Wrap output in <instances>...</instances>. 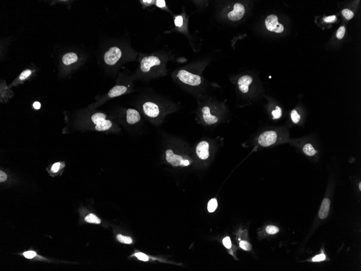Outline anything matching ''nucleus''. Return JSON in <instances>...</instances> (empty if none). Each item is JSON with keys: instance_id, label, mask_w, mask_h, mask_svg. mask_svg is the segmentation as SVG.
I'll return each mask as SVG.
<instances>
[{"instance_id": "4468645a", "label": "nucleus", "mask_w": 361, "mask_h": 271, "mask_svg": "<svg viewBox=\"0 0 361 271\" xmlns=\"http://www.w3.org/2000/svg\"><path fill=\"white\" fill-rule=\"evenodd\" d=\"M252 82V78L249 75H244L239 78L238 84L239 90L243 93H247L249 91V85Z\"/></svg>"}, {"instance_id": "0eeeda50", "label": "nucleus", "mask_w": 361, "mask_h": 271, "mask_svg": "<svg viewBox=\"0 0 361 271\" xmlns=\"http://www.w3.org/2000/svg\"><path fill=\"white\" fill-rule=\"evenodd\" d=\"M122 57V52L119 48L112 47L105 53L104 61L109 66H113L119 61Z\"/></svg>"}, {"instance_id": "7ed1b4c3", "label": "nucleus", "mask_w": 361, "mask_h": 271, "mask_svg": "<svg viewBox=\"0 0 361 271\" xmlns=\"http://www.w3.org/2000/svg\"><path fill=\"white\" fill-rule=\"evenodd\" d=\"M90 120L94 125V129L98 132H108L114 128V122L108 119L104 113H94L90 117Z\"/></svg>"}, {"instance_id": "9b49d317", "label": "nucleus", "mask_w": 361, "mask_h": 271, "mask_svg": "<svg viewBox=\"0 0 361 271\" xmlns=\"http://www.w3.org/2000/svg\"><path fill=\"white\" fill-rule=\"evenodd\" d=\"M209 144L207 141H201L197 144L196 153L201 160H206L209 156Z\"/></svg>"}, {"instance_id": "c756f323", "label": "nucleus", "mask_w": 361, "mask_h": 271, "mask_svg": "<svg viewBox=\"0 0 361 271\" xmlns=\"http://www.w3.org/2000/svg\"><path fill=\"white\" fill-rule=\"evenodd\" d=\"M326 259V255L324 254H321L318 255H316L312 258V260L314 262H318L324 260Z\"/></svg>"}, {"instance_id": "39448f33", "label": "nucleus", "mask_w": 361, "mask_h": 271, "mask_svg": "<svg viewBox=\"0 0 361 271\" xmlns=\"http://www.w3.org/2000/svg\"><path fill=\"white\" fill-rule=\"evenodd\" d=\"M166 161L174 167H186L190 165L191 161L187 158H184L182 155L175 153L172 149L169 148L165 152Z\"/></svg>"}, {"instance_id": "4be33fe9", "label": "nucleus", "mask_w": 361, "mask_h": 271, "mask_svg": "<svg viewBox=\"0 0 361 271\" xmlns=\"http://www.w3.org/2000/svg\"><path fill=\"white\" fill-rule=\"evenodd\" d=\"M342 14L343 15L344 17H345V18L348 20H351L354 16V13L348 9H343L342 11Z\"/></svg>"}, {"instance_id": "c85d7f7f", "label": "nucleus", "mask_w": 361, "mask_h": 271, "mask_svg": "<svg viewBox=\"0 0 361 271\" xmlns=\"http://www.w3.org/2000/svg\"><path fill=\"white\" fill-rule=\"evenodd\" d=\"M223 245L227 248H230L232 247V243H231V240L229 236H227L223 240Z\"/></svg>"}, {"instance_id": "a211bd4d", "label": "nucleus", "mask_w": 361, "mask_h": 271, "mask_svg": "<svg viewBox=\"0 0 361 271\" xmlns=\"http://www.w3.org/2000/svg\"><path fill=\"white\" fill-rule=\"evenodd\" d=\"M85 221L92 224H99L101 222L100 219L93 214H89L85 218Z\"/></svg>"}, {"instance_id": "ddd939ff", "label": "nucleus", "mask_w": 361, "mask_h": 271, "mask_svg": "<svg viewBox=\"0 0 361 271\" xmlns=\"http://www.w3.org/2000/svg\"><path fill=\"white\" fill-rule=\"evenodd\" d=\"M203 113V119L207 125H211L217 123L218 121V117L211 115L210 108L208 106H204L202 109Z\"/></svg>"}, {"instance_id": "58836bf2", "label": "nucleus", "mask_w": 361, "mask_h": 271, "mask_svg": "<svg viewBox=\"0 0 361 271\" xmlns=\"http://www.w3.org/2000/svg\"><path fill=\"white\" fill-rule=\"evenodd\" d=\"M359 188H360V190H361V183H359Z\"/></svg>"}, {"instance_id": "5701e85b", "label": "nucleus", "mask_w": 361, "mask_h": 271, "mask_svg": "<svg viewBox=\"0 0 361 271\" xmlns=\"http://www.w3.org/2000/svg\"><path fill=\"white\" fill-rule=\"evenodd\" d=\"M272 115H273V119H277L280 118L282 116V109L280 107L277 106L276 109L272 112Z\"/></svg>"}, {"instance_id": "473e14b6", "label": "nucleus", "mask_w": 361, "mask_h": 271, "mask_svg": "<svg viewBox=\"0 0 361 271\" xmlns=\"http://www.w3.org/2000/svg\"><path fill=\"white\" fill-rule=\"evenodd\" d=\"M60 165L61 164L60 162H57V163H54L52 167V171L53 173L57 172L59 169L60 168Z\"/></svg>"}, {"instance_id": "412c9836", "label": "nucleus", "mask_w": 361, "mask_h": 271, "mask_svg": "<svg viewBox=\"0 0 361 271\" xmlns=\"http://www.w3.org/2000/svg\"><path fill=\"white\" fill-rule=\"evenodd\" d=\"M279 229L275 226H268L266 227V232L269 234H275L278 232Z\"/></svg>"}, {"instance_id": "f257e3e1", "label": "nucleus", "mask_w": 361, "mask_h": 271, "mask_svg": "<svg viewBox=\"0 0 361 271\" xmlns=\"http://www.w3.org/2000/svg\"><path fill=\"white\" fill-rule=\"evenodd\" d=\"M138 108L144 116L155 125L159 123L161 119L163 114L160 105L150 97L142 99L138 104Z\"/></svg>"}, {"instance_id": "b1692460", "label": "nucleus", "mask_w": 361, "mask_h": 271, "mask_svg": "<svg viewBox=\"0 0 361 271\" xmlns=\"http://www.w3.org/2000/svg\"><path fill=\"white\" fill-rule=\"evenodd\" d=\"M291 119L295 123H297L300 120V115L298 114L296 110H292L291 113Z\"/></svg>"}, {"instance_id": "2f4dec72", "label": "nucleus", "mask_w": 361, "mask_h": 271, "mask_svg": "<svg viewBox=\"0 0 361 271\" xmlns=\"http://www.w3.org/2000/svg\"><path fill=\"white\" fill-rule=\"evenodd\" d=\"M23 255H24V256H25V258H28V259H32V258H34V257L36 256V254L35 252H34V251H28V252H25V253H23Z\"/></svg>"}, {"instance_id": "7c9ffc66", "label": "nucleus", "mask_w": 361, "mask_h": 271, "mask_svg": "<svg viewBox=\"0 0 361 271\" xmlns=\"http://www.w3.org/2000/svg\"><path fill=\"white\" fill-rule=\"evenodd\" d=\"M183 18L181 16H177L175 19V25L176 27H181L183 25Z\"/></svg>"}, {"instance_id": "c9c22d12", "label": "nucleus", "mask_w": 361, "mask_h": 271, "mask_svg": "<svg viewBox=\"0 0 361 271\" xmlns=\"http://www.w3.org/2000/svg\"><path fill=\"white\" fill-rule=\"evenodd\" d=\"M156 6L157 7L159 8H163L165 7V1L163 0H160V1H156Z\"/></svg>"}, {"instance_id": "2eb2a0df", "label": "nucleus", "mask_w": 361, "mask_h": 271, "mask_svg": "<svg viewBox=\"0 0 361 271\" xmlns=\"http://www.w3.org/2000/svg\"><path fill=\"white\" fill-rule=\"evenodd\" d=\"M330 205V201L328 198H325L323 199L321 206L319 209V218L321 219H324L328 217L329 212Z\"/></svg>"}, {"instance_id": "4c0bfd02", "label": "nucleus", "mask_w": 361, "mask_h": 271, "mask_svg": "<svg viewBox=\"0 0 361 271\" xmlns=\"http://www.w3.org/2000/svg\"><path fill=\"white\" fill-rule=\"evenodd\" d=\"M154 1H142V2L143 4H146V5H150V4H151L154 3Z\"/></svg>"}, {"instance_id": "aec40b11", "label": "nucleus", "mask_w": 361, "mask_h": 271, "mask_svg": "<svg viewBox=\"0 0 361 271\" xmlns=\"http://www.w3.org/2000/svg\"><path fill=\"white\" fill-rule=\"evenodd\" d=\"M117 239L120 243L126 244H131L133 243V240L129 236H123L121 234H118L117 236Z\"/></svg>"}, {"instance_id": "cd10ccee", "label": "nucleus", "mask_w": 361, "mask_h": 271, "mask_svg": "<svg viewBox=\"0 0 361 271\" xmlns=\"http://www.w3.org/2000/svg\"><path fill=\"white\" fill-rule=\"evenodd\" d=\"M135 257H136L137 259H138L140 260L143 261H147L149 260V258L148 257L147 255L142 253H136L135 254Z\"/></svg>"}, {"instance_id": "9d476101", "label": "nucleus", "mask_w": 361, "mask_h": 271, "mask_svg": "<svg viewBox=\"0 0 361 271\" xmlns=\"http://www.w3.org/2000/svg\"><path fill=\"white\" fill-rule=\"evenodd\" d=\"M245 8L241 4L236 3L234 6L233 11L228 14V18L233 21H238L241 19L245 14Z\"/></svg>"}, {"instance_id": "6e6552de", "label": "nucleus", "mask_w": 361, "mask_h": 271, "mask_svg": "<svg viewBox=\"0 0 361 271\" xmlns=\"http://www.w3.org/2000/svg\"><path fill=\"white\" fill-rule=\"evenodd\" d=\"M266 28L271 32L280 33L284 30L283 25L278 21V18L276 15L271 14L268 16L265 21Z\"/></svg>"}, {"instance_id": "f3484780", "label": "nucleus", "mask_w": 361, "mask_h": 271, "mask_svg": "<svg viewBox=\"0 0 361 271\" xmlns=\"http://www.w3.org/2000/svg\"><path fill=\"white\" fill-rule=\"evenodd\" d=\"M303 150L305 154L308 156H313L315 155L316 153V151L315 149V148L312 147V144H305L303 147Z\"/></svg>"}, {"instance_id": "f03ea898", "label": "nucleus", "mask_w": 361, "mask_h": 271, "mask_svg": "<svg viewBox=\"0 0 361 271\" xmlns=\"http://www.w3.org/2000/svg\"><path fill=\"white\" fill-rule=\"evenodd\" d=\"M161 63L160 59L154 55L144 57L141 61L139 76L141 78L150 79L153 76V69L155 67L158 66Z\"/></svg>"}, {"instance_id": "423d86ee", "label": "nucleus", "mask_w": 361, "mask_h": 271, "mask_svg": "<svg viewBox=\"0 0 361 271\" xmlns=\"http://www.w3.org/2000/svg\"><path fill=\"white\" fill-rule=\"evenodd\" d=\"M177 77L183 83L190 86H198L201 83V78L199 75L194 74L188 71L181 69L177 74Z\"/></svg>"}, {"instance_id": "72a5a7b5", "label": "nucleus", "mask_w": 361, "mask_h": 271, "mask_svg": "<svg viewBox=\"0 0 361 271\" xmlns=\"http://www.w3.org/2000/svg\"><path fill=\"white\" fill-rule=\"evenodd\" d=\"M336 20V16L333 15V16H330L328 17L324 18V21L326 22H332L335 21Z\"/></svg>"}, {"instance_id": "dca6fc26", "label": "nucleus", "mask_w": 361, "mask_h": 271, "mask_svg": "<svg viewBox=\"0 0 361 271\" xmlns=\"http://www.w3.org/2000/svg\"><path fill=\"white\" fill-rule=\"evenodd\" d=\"M78 57L77 55L74 53L66 54L62 58V62L65 65H70L77 61Z\"/></svg>"}, {"instance_id": "6ab92c4d", "label": "nucleus", "mask_w": 361, "mask_h": 271, "mask_svg": "<svg viewBox=\"0 0 361 271\" xmlns=\"http://www.w3.org/2000/svg\"><path fill=\"white\" fill-rule=\"evenodd\" d=\"M218 202L215 199H212L208 204V210L210 213L214 212L218 207Z\"/></svg>"}, {"instance_id": "bb28decb", "label": "nucleus", "mask_w": 361, "mask_h": 271, "mask_svg": "<svg viewBox=\"0 0 361 271\" xmlns=\"http://www.w3.org/2000/svg\"><path fill=\"white\" fill-rule=\"evenodd\" d=\"M345 28L344 26H342L340 27L337 32V38L338 39H342L345 35Z\"/></svg>"}, {"instance_id": "e433bc0d", "label": "nucleus", "mask_w": 361, "mask_h": 271, "mask_svg": "<svg viewBox=\"0 0 361 271\" xmlns=\"http://www.w3.org/2000/svg\"><path fill=\"white\" fill-rule=\"evenodd\" d=\"M33 107H34V108L35 109H40V108H41V103L40 102H38V101L35 102L34 103V104H33Z\"/></svg>"}, {"instance_id": "f8f14e48", "label": "nucleus", "mask_w": 361, "mask_h": 271, "mask_svg": "<svg viewBox=\"0 0 361 271\" xmlns=\"http://www.w3.org/2000/svg\"><path fill=\"white\" fill-rule=\"evenodd\" d=\"M131 89L129 85H116L108 93V97L109 98H113L119 96L126 93H129L131 91Z\"/></svg>"}, {"instance_id": "1a4fd4ad", "label": "nucleus", "mask_w": 361, "mask_h": 271, "mask_svg": "<svg viewBox=\"0 0 361 271\" xmlns=\"http://www.w3.org/2000/svg\"><path fill=\"white\" fill-rule=\"evenodd\" d=\"M277 137V133L275 132L266 131L259 135L258 142L263 147H268L276 142Z\"/></svg>"}, {"instance_id": "f704fd0d", "label": "nucleus", "mask_w": 361, "mask_h": 271, "mask_svg": "<svg viewBox=\"0 0 361 271\" xmlns=\"http://www.w3.org/2000/svg\"><path fill=\"white\" fill-rule=\"evenodd\" d=\"M7 179V175L2 171H0V182L3 183Z\"/></svg>"}, {"instance_id": "20e7f679", "label": "nucleus", "mask_w": 361, "mask_h": 271, "mask_svg": "<svg viewBox=\"0 0 361 271\" xmlns=\"http://www.w3.org/2000/svg\"><path fill=\"white\" fill-rule=\"evenodd\" d=\"M125 121L128 127L133 130V132L137 131L142 127V121L140 112L134 108L126 109L125 113Z\"/></svg>"}, {"instance_id": "393cba45", "label": "nucleus", "mask_w": 361, "mask_h": 271, "mask_svg": "<svg viewBox=\"0 0 361 271\" xmlns=\"http://www.w3.org/2000/svg\"><path fill=\"white\" fill-rule=\"evenodd\" d=\"M239 246L243 250H250L252 248V247L250 245V243H249L248 242L246 241H241L239 243Z\"/></svg>"}, {"instance_id": "a878e982", "label": "nucleus", "mask_w": 361, "mask_h": 271, "mask_svg": "<svg viewBox=\"0 0 361 271\" xmlns=\"http://www.w3.org/2000/svg\"><path fill=\"white\" fill-rule=\"evenodd\" d=\"M32 74V71L30 69H26L24 71H23L22 72V73L20 74L19 79L20 80H24L25 79H27V78L30 75V74Z\"/></svg>"}]
</instances>
